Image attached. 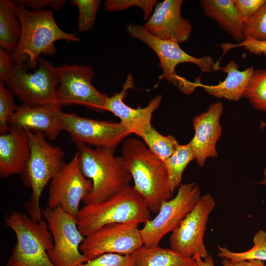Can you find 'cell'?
<instances>
[{"label": "cell", "mask_w": 266, "mask_h": 266, "mask_svg": "<svg viewBox=\"0 0 266 266\" xmlns=\"http://www.w3.org/2000/svg\"><path fill=\"white\" fill-rule=\"evenodd\" d=\"M21 35V25L12 1L0 0V46L12 54L16 50Z\"/></svg>", "instance_id": "cell-24"}, {"label": "cell", "mask_w": 266, "mask_h": 266, "mask_svg": "<svg viewBox=\"0 0 266 266\" xmlns=\"http://www.w3.org/2000/svg\"><path fill=\"white\" fill-rule=\"evenodd\" d=\"M150 211L133 186H129L106 200L84 205L80 209L77 223L85 237L110 224H144L150 219Z\"/></svg>", "instance_id": "cell-5"}, {"label": "cell", "mask_w": 266, "mask_h": 266, "mask_svg": "<svg viewBox=\"0 0 266 266\" xmlns=\"http://www.w3.org/2000/svg\"><path fill=\"white\" fill-rule=\"evenodd\" d=\"M201 196L200 189L197 183L181 184L176 195L164 201L156 216L147 220L140 229L143 245L158 246L166 234L172 233L179 226Z\"/></svg>", "instance_id": "cell-9"}, {"label": "cell", "mask_w": 266, "mask_h": 266, "mask_svg": "<svg viewBox=\"0 0 266 266\" xmlns=\"http://www.w3.org/2000/svg\"><path fill=\"white\" fill-rule=\"evenodd\" d=\"M60 82L56 104L83 105L100 112L105 111L108 96L98 91L92 83L94 71L90 65L64 64L57 67Z\"/></svg>", "instance_id": "cell-11"}, {"label": "cell", "mask_w": 266, "mask_h": 266, "mask_svg": "<svg viewBox=\"0 0 266 266\" xmlns=\"http://www.w3.org/2000/svg\"><path fill=\"white\" fill-rule=\"evenodd\" d=\"M12 55L0 48V80L5 82L11 76L16 67Z\"/></svg>", "instance_id": "cell-37"}, {"label": "cell", "mask_w": 266, "mask_h": 266, "mask_svg": "<svg viewBox=\"0 0 266 266\" xmlns=\"http://www.w3.org/2000/svg\"><path fill=\"white\" fill-rule=\"evenodd\" d=\"M120 157L132 176L137 193L149 210L157 213L165 201L171 198L164 162L153 154L142 141L126 138Z\"/></svg>", "instance_id": "cell-2"}, {"label": "cell", "mask_w": 266, "mask_h": 266, "mask_svg": "<svg viewBox=\"0 0 266 266\" xmlns=\"http://www.w3.org/2000/svg\"><path fill=\"white\" fill-rule=\"evenodd\" d=\"M13 1L25 7H29L35 11L42 10L47 6H51L56 10H61L66 3L65 0H17Z\"/></svg>", "instance_id": "cell-36"}, {"label": "cell", "mask_w": 266, "mask_h": 266, "mask_svg": "<svg viewBox=\"0 0 266 266\" xmlns=\"http://www.w3.org/2000/svg\"><path fill=\"white\" fill-rule=\"evenodd\" d=\"M79 266H135L132 255L107 253L81 264Z\"/></svg>", "instance_id": "cell-33"}, {"label": "cell", "mask_w": 266, "mask_h": 266, "mask_svg": "<svg viewBox=\"0 0 266 266\" xmlns=\"http://www.w3.org/2000/svg\"><path fill=\"white\" fill-rule=\"evenodd\" d=\"M31 153L21 174L23 185L32 190L29 201L24 204L29 217L35 222L42 220L40 199L49 181L65 165V153L59 146H53L44 134L38 131H26Z\"/></svg>", "instance_id": "cell-4"}, {"label": "cell", "mask_w": 266, "mask_h": 266, "mask_svg": "<svg viewBox=\"0 0 266 266\" xmlns=\"http://www.w3.org/2000/svg\"><path fill=\"white\" fill-rule=\"evenodd\" d=\"M253 242V246L251 248L240 252H233L226 247L218 245L217 256L233 261L253 259L266 261V231L260 230L257 232Z\"/></svg>", "instance_id": "cell-26"}, {"label": "cell", "mask_w": 266, "mask_h": 266, "mask_svg": "<svg viewBox=\"0 0 266 266\" xmlns=\"http://www.w3.org/2000/svg\"><path fill=\"white\" fill-rule=\"evenodd\" d=\"M156 0H106L104 9L108 11L123 10L132 6L140 8L144 14V19L146 20L156 5Z\"/></svg>", "instance_id": "cell-32"}, {"label": "cell", "mask_w": 266, "mask_h": 266, "mask_svg": "<svg viewBox=\"0 0 266 266\" xmlns=\"http://www.w3.org/2000/svg\"><path fill=\"white\" fill-rule=\"evenodd\" d=\"M13 94L6 87L5 82L0 81V133H8L9 121L19 106L14 100Z\"/></svg>", "instance_id": "cell-31"}, {"label": "cell", "mask_w": 266, "mask_h": 266, "mask_svg": "<svg viewBox=\"0 0 266 266\" xmlns=\"http://www.w3.org/2000/svg\"><path fill=\"white\" fill-rule=\"evenodd\" d=\"M200 3L204 15L215 20L221 28L238 43L245 40L243 34V21L233 0H201Z\"/></svg>", "instance_id": "cell-22"}, {"label": "cell", "mask_w": 266, "mask_h": 266, "mask_svg": "<svg viewBox=\"0 0 266 266\" xmlns=\"http://www.w3.org/2000/svg\"><path fill=\"white\" fill-rule=\"evenodd\" d=\"M193 258L197 261L198 266H215L213 258L210 255H208L205 258L202 259L197 253Z\"/></svg>", "instance_id": "cell-39"}, {"label": "cell", "mask_w": 266, "mask_h": 266, "mask_svg": "<svg viewBox=\"0 0 266 266\" xmlns=\"http://www.w3.org/2000/svg\"><path fill=\"white\" fill-rule=\"evenodd\" d=\"M61 106L57 104L30 106L22 104L11 118L9 125L25 131H38L53 141L63 131Z\"/></svg>", "instance_id": "cell-19"}, {"label": "cell", "mask_w": 266, "mask_h": 266, "mask_svg": "<svg viewBox=\"0 0 266 266\" xmlns=\"http://www.w3.org/2000/svg\"><path fill=\"white\" fill-rule=\"evenodd\" d=\"M209 193L202 195L194 209L170 234V248L188 257L199 254L202 259L209 254L204 237L209 216L216 206Z\"/></svg>", "instance_id": "cell-14"}, {"label": "cell", "mask_w": 266, "mask_h": 266, "mask_svg": "<svg viewBox=\"0 0 266 266\" xmlns=\"http://www.w3.org/2000/svg\"><path fill=\"white\" fill-rule=\"evenodd\" d=\"M131 255L135 266H198L194 258L159 245H143Z\"/></svg>", "instance_id": "cell-23"}, {"label": "cell", "mask_w": 266, "mask_h": 266, "mask_svg": "<svg viewBox=\"0 0 266 266\" xmlns=\"http://www.w3.org/2000/svg\"><path fill=\"white\" fill-rule=\"evenodd\" d=\"M223 111L222 103L214 102L193 119L195 134L190 142L200 166H203L207 158L218 155L216 144L222 133L220 120Z\"/></svg>", "instance_id": "cell-18"}, {"label": "cell", "mask_w": 266, "mask_h": 266, "mask_svg": "<svg viewBox=\"0 0 266 266\" xmlns=\"http://www.w3.org/2000/svg\"><path fill=\"white\" fill-rule=\"evenodd\" d=\"M195 158L194 150L190 141L186 144L179 145L175 152L164 161L168 187L172 194L180 184L187 166Z\"/></svg>", "instance_id": "cell-25"}, {"label": "cell", "mask_w": 266, "mask_h": 266, "mask_svg": "<svg viewBox=\"0 0 266 266\" xmlns=\"http://www.w3.org/2000/svg\"><path fill=\"white\" fill-rule=\"evenodd\" d=\"M134 88L133 77L128 74L122 91L108 97L105 104V111L112 113L120 120V123L132 134L139 137L143 135L152 127L151 123L153 112L160 105L162 96L153 98L145 107L132 108L124 102L128 91Z\"/></svg>", "instance_id": "cell-16"}, {"label": "cell", "mask_w": 266, "mask_h": 266, "mask_svg": "<svg viewBox=\"0 0 266 266\" xmlns=\"http://www.w3.org/2000/svg\"><path fill=\"white\" fill-rule=\"evenodd\" d=\"M149 150L164 162L177 150L179 144L172 135H164L153 126L141 136Z\"/></svg>", "instance_id": "cell-27"}, {"label": "cell", "mask_w": 266, "mask_h": 266, "mask_svg": "<svg viewBox=\"0 0 266 266\" xmlns=\"http://www.w3.org/2000/svg\"><path fill=\"white\" fill-rule=\"evenodd\" d=\"M244 97L254 108L266 112V68L254 70Z\"/></svg>", "instance_id": "cell-28"}, {"label": "cell", "mask_w": 266, "mask_h": 266, "mask_svg": "<svg viewBox=\"0 0 266 266\" xmlns=\"http://www.w3.org/2000/svg\"><path fill=\"white\" fill-rule=\"evenodd\" d=\"M81 170L90 180L93 188L83 200L84 205L106 200L130 186L132 176L115 149L76 145Z\"/></svg>", "instance_id": "cell-3"}, {"label": "cell", "mask_w": 266, "mask_h": 266, "mask_svg": "<svg viewBox=\"0 0 266 266\" xmlns=\"http://www.w3.org/2000/svg\"><path fill=\"white\" fill-rule=\"evenodd\" d=\"M53 239V247L48 252L55 266H79L86 262L80 250L85 236L77 220L60 206H47L42 211Z\"/></svg>", "instance_id": "cell-10"}, {"label": "cell", "mask_w": 266, "mask_h": 266, "mask_svg": "<svg viewBox=\"0 0 266 266\" xmlns=\"http://www.w3.org/2000/svg\"><path fill=\"white\" fill-rule=\"evenodd\" d=\"M219 46L223 49L224 54L231 49L237 47H243L244 50L248 51L252 54L266 55V41H258L248 38L240 43H226L220 44Z\"/></svg>", "instance_id": "cell-34"}, {"label": "cell", "mask_w": 266, "mask_h": 266, "mask_svg": "<svg viewBox=\"0 0 266 266\" xmlns=\"http://www.w3.org/2000/svg\"><path fill=\"white\" fill-rule=\"evenodd\" d=\"M14 10L21 25V35L18 46L12 54L16 66L35 69L41 55H53L57 49L58 40L79 42L75 33H68L56 23L51 9L29 10L13 0Z\"/></svg>", "instance_id": "cell-1"}, {"label": "cell", "mask_w": 266, "mask_h": 266, "mask_svg": "<svg viewBox=\"0 0 266 266\" xmlns=\"http://www.w3.org/2000/svg\"><path fill=\"white\" fill-rule=\"evenodd\" d=\"M182 0H165L157 2L151 17L143 26L153 35L178 43L189 39L192 26L181 15Z\"/></svg>", "instance_id": "cell-17"}, {"label": "cell", "mask_w": 266, "mask_h": 266, "mask_svg": "<svg viewBox=\"0 0 266 266\" xmlns=\"http://www.w3.org/2000/svg\"><path fill=\"white\" fill-rule=\"evenodd\" d=\"M126 30L133 38L139 39L150 47L157 54L163 70L161 78L176 86L182 93L190 94L198 86V79L192 83L175 73V67L181 63H189L198 66L203 72L213 71L214 59L209 56L196 58L191 56L179 46V43L160 39L147 31L142 26L130 23Z\"/></svg>", "instance_id": "cell-7"}, {"label": "cell", "mask_w": 266, "mask_h": 266, "mask_svg": "<svg viewBox=\"0 0 266 266\" xmlns=\"http://www.w3.org/2000/svg\"><path fill=\"white\" fill-rule=\"evenodd\" d=\"M221 263L223 266H266L264 261L255 259L233 261L222 258Z\"/></svg>", "instance_id": "cell-38"}, {"label": "cell", "mask_w": 266, "mask_h": 266, "mask_svg": "<svg viewBox=\"0 0 266 266\" xmlns=\"http://www.w3.org/2000/svg\"><path fill=\"white\" fill-rule=\"evenodd\" d=\"M266 0H233L240 16L245 21L254 15Z\"/></svg>", "instance_id": "cell-35"}, {"label": "cell", "mask_w": 266, "mask_h": 266, "mask_svg": "<svg viewBox=\"0 0 266 266\" xmlns=\"http://www.w3.org/2000/svg\"><path fill=\"white\" fill-rule=\"evenodd\" d=\"M243 34L245 40L250 38L266 41V1L254 15L243 21Z\"/></svg>", "instance_id": "cell-30"}, {"label": "cell", "mask_w": 266, "mask_h": 266, "mask_svg": "<svg viewBox=\"0 0 266 266\" xmlns=\"http://www.w3.org/2000/svg\"><path fill=\"white\" fill-rule=\"evenodd\" d=\"M238 64L234 60H231L225 66L219 67L220 70L227 73L223 81L216 85L202 84L200 80L198 86L202 87L209 95L218 98H223L230 100L238 101L244 97L245 93L254 72L253 66L243 71L238 69Z\"/></svg>", "instance_id": "cell-21"}, {"label": "cell", "mask_w": 266, "mask_h": 266, "mask_svg": "<svg viewBox=\"0 0 266 266\" xmlns=\"http://www.w3.org/2000/svg\"><path fill=\"white\" fill-rule=\"evenodd\" d=\"M91 181L83 175L80 166L79 152L65 163L51 181L48 206H60L77 220L80 202L91 192Z\"/></svg>", "instance_id": "cell-13"}, {"label": "cell", "mask_w": 266, "mask_h": 266, "mask_svg": "<svg viewBox=\"0 0 266 266\" xmlns=\"http://www.w3.org/2000/svg\"><path fill=\"white\" fill-rule=\"evenodd\" d=\"M259 184L263 185L266 186V168L264 171V178L258 182Z\"/></svg>", "instance_id": "cell-40"}, {"label": "cell", "mask_w": 266, "mask_h": 266, "mask_svg": "<svg viewBox=\"0 0 266 266\" xmlns=\"http://www.w3.org/2000/svg\"><path fill=\"white\" fill-rule=\"evenodd\" d=\"M63 130L76 145L115 148L131 133L120 123L100 121L63 112Z\"/></svg>", "instance_id": "cell-15"}, {"label": "cell", "mask_w": 266, "mask_h": 266, "mask_svg": "<svg viewBox=\"0 0 266 266\" xmlns=\"http://www.w3.org/2000/svg\"><path fill=\"white\" fill-rule=\"evenodd\" d=\"M16 241L6 266H55L48 252L53 239L45 220L35 222L24 213L14 211L5 218Z\"/></svg>", "instance_id": "cell-6"}, {"label": "cell", "mask_w": 266, "mask_h": 266, "mask_svg": "<svg viewBox=\"0 0 266 266\" xmlns=\"http://www.w3.org/2000/svg\"><path fill=\"white\" fill-rule=\"evenodd\" d=\"M101 2L100 0H70V4L76 6L79 11L77 23L80 33L87 32L92 29Z\"/></svg>", "instance_id": "cell-29"}, {"label": "cell", "mask_w": 266, "mask_h": 266, "mask_svg": "<svg viewBox=\"0 0 266 266\" xmlns=\"http://www.w3.org/2000/svg\"><path fill=\"white\" fill-rule=\"evenodd\" d=\"M34 72H28L24 66H16L10 78L5 82L7 88L30 106L56 104V92L60 79L58 68L42 57Z\"/></svg>", "instance_id": "cell-8"}, {"label": "cell", "mask_w": 266, "mask_h": 266, "mask_svg": "<svg viewBox=\"0 0 266 266\" xmlns=\"http://www.w3.org/2000/svg\"><path fill=\"white\" fill-rule=\"evenodd\" d=\"M139 224L113 223L86 236L80 250L86 262L107 253L131 255L143 245Z\"/></svg>", "instance_id": "cell-12"}, {"label": "cell", "mask_w": 266, "mask_h": 266, "mask_svg": "<svg viewBox=\"0 0 266 266\" xmlns=\"http://www.w3.org/2000/svg\"><path fill=\"white\" fill-rule=\"evenodd\" d=\"M30 153L26 131L10 126L8 133L0 135V177L21 174Z\"/></svg>", "instance_id": "cell-20"}]
</instances>
